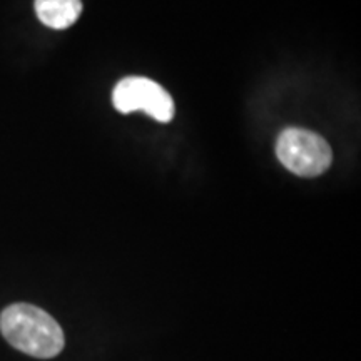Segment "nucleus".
<instances>
[{"label": "nucleus", "mask_w": 361, "mask_h": 361, "mask_svg": "<svg viewBox=\"0 0 361 361\" xmlns=\"http://www.w3.org/2000/svg\"><path fill=\"white\" fill-rule=\"evenodd\" d=\"M0 333L16 350L49 360L64 350L61 324L47 311L34 305L16 303L0 313Z\"/></svg>", "instance_id": "nucleus-1"}, {"label": "nucleus", "mask_w": 361, "mask_h": 361, "mask_svg": "<svg viewBox=\"0 0 361 361\" xmlns=\"http://www.w3.org/2000/svg\"><path fill=\"white\" fill-rule=\"evenodd\" d=\"M276 156L284 168L301 178L323 174L333 161L331 147L326 139L300 128H288L279 134Z\"/></svg>", "instance_id": "nucleus-2"}, {"label": "nucleus", "mask_w": 361, "mask_h": 361, "mask_svg": "<svg viewBox=\"0 0 361 361\" xmlns=\"http://www.w3.org/2000/svg\"><path fill=\"white\" fill-rule=\"evenodd\" d=\"M112 104L121 114L144 111L159 123H171L176 107L171 94L162 85L147 78L130 75L116 84Z\"/></svg>", "instance_id": "nucleus-3"}, {"label": "nucleus", "mask_w": 361, "mask_h": 361, "mask_svg": "<svg viewBox=\"0 0 361 361\" xmlns=\"http://www.w3.org/2000/svg\"><path fill=\"white\" fill-rule=\"evenodd\" d=\"M34 7L39 20L57 30L74 25L82 13L80 0H35Z\"/></svg>", "instance_id": "nucleus-4"}]
</instances>
